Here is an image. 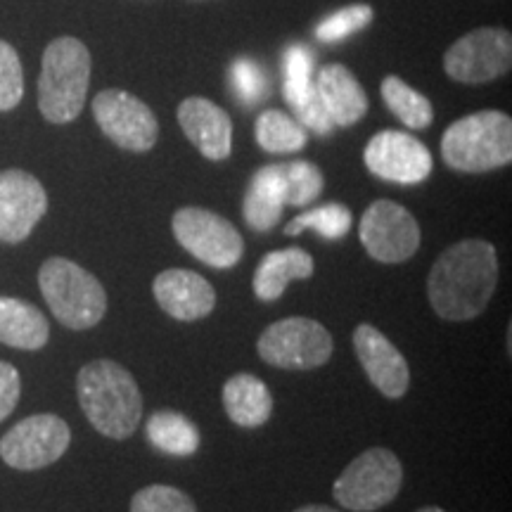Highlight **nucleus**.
Instances as JSON below:
<instances>
[{"label":"nucleus","mask_w":512,"mask_h":512,"mask_svg":"<svg viewBox=\"0 0 512 512\" xmlns=\"http://www.w3.org/2000/svg\"><path fill=\"white\" fill-rule=\"evenodd\" d=\"M498 285V254L486 240H463L434 261L427 294L444 320H472L484 313Z\"/></svg>","instance_id":"1"},{"label":"nucleus","mask_w":512,"mask_h":512,"mask_svg":"<svg viewBox=\"0 0 512 512\" xmlns=\"http://www.w3.org/2000/svg\"><path fill=\"white\" fill-rule=\"evenodd\" d=\"M81 411L100 434L110 439H128L143 418V394L138 382L119 363L91 361L76 377Z\"/></svg>","instance_id":"2"},{"label":"nucleus","mask_w":512,"mask_h":512,"mask_svg":"<svg viewBox=\"0 0 512 512\" xmlns=\"http://www.w3.org/2000/svg\"><path fill=\"white\" fill-rule=\"evenodd\" d=\"M91 86V53L79 38L60 36L48 43L38 76V110L50 124H69L86 105Z\"/></svg>","instance_id":"3"},{"label":"nucleus","mask_w":512,"mask_h":512,"mask_svg":"<svg viewBox=\"0 0 512 512\" xmlns=\"http://www.w3.org/2000/svg\"><path fill=\"white\" fill-rule=\"evenodd\" d=\"M441 157L463 174H484L512 162V119L498 110L453 121L441 138Z\"/></svg>","instance_id":"4"},{"label":"nucleus","mask_w":512,"mask_h":512,"mask_svg":"<svg viewBox=\"0 0 512 512\" xmlns=\"http://www.w3.org/2000/svg\"><path fill=\"white\" fill-rule=\"evenodd\" d=\"M43 299L53 316L69 330L95 328L107 311L105 287L74 261L53 256L38 271Z\"/></svg>","instance_id":"5"},{"label":"nucleus","mask_w":512,"mask_h":512,"mask_svg":"<svg viewBox=\"0 0 512 512\" xmlns=\"http://www.w3.org/2000/svg\"><path fill=\"white\" fill-rule=\"evenodd\" d=\"M403 467L389 448H368L344 467L332 486L335 501L351 512H373L399 496Z\"/></svg>","instance_id":"6"},{"label":"nucleus","mask_w":512,"mask_h":512,"mask_svg":"<svg viewBox=\"0 0 512 512\" xmlns=\"http://www.w3.org/2000/svg\"><path fill=\"white\" fill-rule=\"evenodd\" d=\"M259 356L268 366L285 370H313L330 361L332 337L328 328L311 318H285L261 332Z\"/></svg>","instance_id":"7"},{"label":"nucleus","mask_w":512,"mask_h":512,"mask_svg":"<svg viewBox=\"0 0 512 512\" xmlns=\"http://www.w3.org/2000/svg\"><path fill=\"white\" fill-rule=\"evenodd\" d=\"M171 226H174L178 245L211 268L226 271V268L238 266L242 252H245V242H242L238 228L209 209H178Z\"/></svg>","instance_id":"8"},{"label":"nucleus","mask_w":512,"mask_h":512,"mask_svg":"<svg viewBox=\"0 0 512 512\" xmlns=\"http://www.w3.org/2000/svg\"><path fill=\"white\" fill-rule=\"evenodd\" d=\"M512 67L510 31L482 27L460 36L444 55V72L458 83H489Z\"/></svg>","instance_id":"9"},{"label":"nucleus","mask_w":512,"mask_h":512,"mask_svg":"<svg viewBox=\"0 0 512 512\" xmlns=\"http://www.w3.org/2000/svg\"><path fill=\"white\" fill-rule=\"evenodd\" d=\"M72 432L62 418L50 413L31 415L17 422L0 439V458L15 470H41L60 460L67 453Z\"/></svg>","instance_id":"10"},{"label":"nucleus","mask_w":512,"mask_h":512,"mask_svg":"<svg viewBox=\"0 0 512 512\" xmlns=\"http://www.w3.org/2000/svg\"><path fill=\"white\" fill-rule=\"evenodd\" d=\"M93 117L100 131L128 152L152 150L159 138L155 112L136 95L107 88L93 98Z\"/></svg>","instance_id":"11"},{"label":"nucleus","mask_w":512,"mask_h":512,"mask_svg":"<svg viewBox=\"0 0 512 512\" xmlns=\"http://www.w3.org/2000/svg\"><path fill=\"white\" fill-rule=\"evenodd\" d=\"M363 247L382 264H403L418 252L420 226L413 214L392 200L370 204L358 226Z\"/></svg>","instance_id":"12"},{"label":"nucleus","mask_w":512,"mask_h":512,"mask_svg":"<svg viewBox=\"0 0 512 512\" xmlns=\"http://www.w3.org/2000/svg\"><path fill=\"white\" fill-rule=\"evenodd\" d=\"M370 174L401 185L422 183L432 174V155L418 138L403 131H380L363 152Z\"/></svg>","instance_id":"13"},{"label":"nucleus","mask_w":512,"mask_h":512,"mask_svg":"<svg viewBox=\"0 0 512 512\" xmlns=\"http://www.w3.org/2000/svg\"><path fill=\"white\" fill-rule=\"evenodd\" d=\"M46 211L48 195L36 176L22 169L0 171V242L27 240Z\"/></svg>","instance_id":"14"},{"label":"nucleus","mask_w":512,"mask_h":512,"mask_svg":"<svg viewBox=\"0 0 512 512\" xmlns=\"http://www.w3.org/2000/svg\"><path fill=\"white\" fill-rule=\"evenodd\" d=\"M354 349L363 370L387 399H401L411 384V368L399 349L375 325L361 323L354 332Z\"/></svg>","instance_id":"15"},{"label":"nucleus","mask_w":512,"mask_h":512,"mask_svg":"<svg viewBox=\"0 0 512 512\" xmlns=\"http://www.w3.org/2000/svg\"><path fill=\"white\" fill-rule=\"evenodd\" d=\"M178 124L204 157L223 162L233 150V119L226 110L207 98H185L178 105Z\"/></svg>","instance_id":"16"},{"label":"nucleus","mask_w":512,"mask_h":512,"mask_svg":"<svg viewBox=\"0 0 512 512\" xmlns=\"http://www.w3.org/2000/svg\"><path fill=\"white\" fill-rule=\"evenodd\" d=\"M157 304L176 320H200L216 306V292L207 278L188 268H169L155 278L152 285Z\"/></svg>","instance_id":"17"},{"label":"nucleus","mask_w":512,"mask_h":512,"mask_svg":"<svg viewBox=\"0 0 512 512\" xmlns=\"http://www.w3.org/2000/svg\"><path fill=\"white\" fill-rule=\"evenodd\" d=\"M316 91L335 126H351L366 117L368 95L344 64H328L320 69Z\"/></svg>","instance_id":"18"},{"label":"nucleus","mask_w":512,"mask_h":512,"mask_svg":"<svg viewBox=\"0 0 512 512\" xmlns=\"http://www.w3.org/2000/svg\"><path fill=\"white\" fill-rule=\"evenodd\" d=\"M313 256L299 247L278 249L266 254L254 273V294L261 302H275L283 297L287 283L306 280L313 275Z\"/></svg>","instance_id":"19"},{"label":"nucleus","mask_w":512,"mask_h":512,"mask_svg":"<svg viewBox=\"0 0 512 512\" xmlns=\"http://www.w3.org/2000/svg\"><path fill=\"white\" fill-rule=\"evenodd\" d=\"M50 337L48 318L34 304L15 297H0V342L12 349L36 351Z\"/></svg>","instance_id":"20"},{"label":"nucleus","mask_w":512,"mask_h":512,"mask_svg":"<svg viewBox=\"0 0 512 512\" xmlns=\"http://www.w3.org/2000/svg\"><path fill=\"white\" fill-rule=\"evenodd\" d=\"M223 408L240 427H261L273 413V396L259 377L240 373L223 387Z\"/></svg>","instance_id":"21"},{"label":"nucleus","mask_w":512,"mask_h":512,"mask_svg":"<svg viewBox=\"0 0 512 512\" xmlns=\"http://www.w3.org/2000/svg\"><path fill=\"white\" fill-rule=\"evenodd\" d=\"M285 207L283 195V181H280L278 164H268L259 169L249 183V190L245 195V204H242V216H245L247 226L266 233V230L275 228L280 221Z\"/></svg>","instance_id":"22"},{"label":"nucleus","mask_w":512,"mask_h":512,"mask_svg":"<svg viewBox=\"0 0 512 512\" xmlns=\"http://www.w3.org/2000/svg\"><path fill=\"white\" fill-rule=\"evenodd\" d=\"M147 439L169 456H192L200 448V432L181 413L157 411L147 420Z\"/></svg>","instance_id":"23"},{"label":"nucleus","mask_w":512,"mask_h":512,"mask_svg":"<svg viewBox=\"0 0 512 512\" xmlns=\"http://www.w3.org/2000/svg\"><path fill=\"white\" fill-rule=\"evenodd\" d=\"M380 93L384 105L389 107V112H392L401 124L413 128V131H420V128H427L432 124V102L427 100V95L415 91V88L408 86V83L399 79V76H384Z\"/></svg>","instance_id":"24"},{"label":"nucleus","mask_w":512,"mask_h":512,"mask_svg":"<svg viewBox=\"0 0 512 512\" xmlns=\"http://www.w3.org/2000/svg\"><path fill=\"white\" fill-rule=\"evenodd\" d=\"M254 136L261 150L273 152V155H290L306 145L304 126L280 110L261 112L256 119Z\"/></svg>","instance_id":"25"},{"label":"nucleus","mask_w":512,"mask_h":512,"mask_svg":"<svg viewBox=\"0 0 512 512\" xmlns=\"http://www.w3.org/2000/svg\"><path fill=\"white\" fill-rule=\"evenodd\" d=\"M280 181H283L285 204L292 207H306L323 192L325 178L320 169L311 162H290L278 164Z\"/></svg>","instance_id":"26"},{"label":"nucleus","mask_w":512,"mask_h":512,"mask_svg":"<svg viewBox=\"0 0 512 512\" xmlns=\"http://www.w3.org/2000/svg\"><path fill=\"white\" fill-rule=\"evenodd\" d=\"M351 211L344 204H323V207L306 211L297 219L287 223L285 235H302L304 230H316L328 240H339L349 233Z\"/></svg>","instance_id":"27"},{"label":"nucleus","mask_w":512,"mask_h":512,"mask_svg":"<svg viewBox=\"0 0 512 512\" xmlns=\"http://www.w3.org/2000/svg\"><path fill=\"white\" fill-rule=\"evenodd\" d=\"M285 74V100L287 105L297 107L313 88V55L304 46H290L283 60Z\"/></svg>","instance_id":"28"},{"label":"nucleus","mask_w":512,"mask_h":512,"mask_svg":"<svg viewBox=\"0 0 512 512\" xmlns=\"http://www.w3.org/2000/svg\"><path fill=\"white\" fill-rule=\"evenodd\" d=\"M131 512H197V505L176 486L152 484L133 496Z\"/></svg>","instance_id":"29"},{"label":"nucleus","mask_w":512,"mask_h":512,"mask_svg":"<svg viewBox=\"0 0 512 512\" xmlns=\"http://www.w3.org/2000/svg\"><path fill=\"white\" fill-rule=\"evenodd\" d=\"M373 22V8L370 5H349V8L335 12V15L325 17L316 27V38L323 43H337L356 31L366 29Z\"/></svg>","instance_id":"30"},{"label":"nucleus","mask_w":512,"mask_h":512,"mask_svg":"<svg viewBox=\"0 0 512 512\" xmlns=\"http://www.w3.org/2000/svg\"><path fill=\"white\" fill-rule=\"evenodd\" d=\"M24 98V72L17 50L0 41V112H10Z\"/></svg>","instance_id":"31"},{"label":"nucleus","mask_w":512,"mask_h":512,"mask_svg":"<svg viewBox=\"0 0 512 512\" xmlns=\"http://www.w3.org/2000/svg\"><path fill=\"white\" fill-rule=\"evenodd\" d=\"M230 79H233V88L238 93V98L245 105H256L266 98V76L261 72V67L247 57L233 62L230 67Z\"/></svg>","instance_id":"32"},{"label":"nucleus","mask_w":512,"mask_h":512,"mask_svg":"<svg viewBox=\"0 0 512 512\" xmlns=\"http://www.w3.org/2000/svg\"><path fill=\"white\" fill-rule=\"evenodd\" d=\"M294 112H297L299 124L311 128V131H316L318 136H328L332 128H335L328 110H325L323 100H320V95L316 91V83H313L311 93L306 95L297 107H294Z\"/></svg>","instance_id":"33"},{"label":"nucleus","mask_w":512,"mask_h":512,"mask_svg":"<svg viewBox=\"0 0 512 512\" xmlns=\"http://www.w3.org/2000/svg\"><path fill=\"white\" fill-rule=\"evenodd\" d=\"M19 394H22V377L17 368L10 366L8 361H0V422L10 418L15 411Z\"/></svg>","instance_id":"34"},{"label":"nucleus","mask_w":512,"mask_h":512,"mask_svg":"<svg viewBox=\"0 0 512 512\" xmlns=\"http://www.w3.org/2000/svg\"><path fill=\"white\" fill-rule=\"evenodd\" d=\"M294 512H337V510L328 508V505H304V508H299Z\"/></svg>","instance_id":"35"},{"label":"nucleus","mask_w":512,"mask_h":512,"mask_svg":"<svg viewBox=\"0 0 512 512\" xmlns=\"http://www.w3.org/2000/svg\"><path fill=\"white\" fill-rule=\"evenodd\" d=\"M418 512H444L441 508H434V505H430V508H420Z\"/></svg>","instance_id":"36"}]
</instances>
